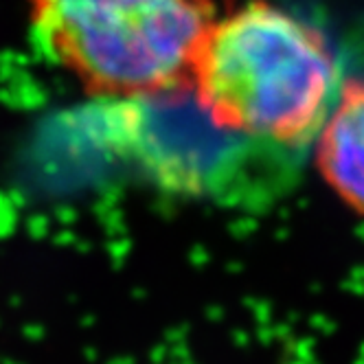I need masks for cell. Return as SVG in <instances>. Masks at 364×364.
<instances>
[{"label":"cell","instance_id":"3","mask_svg":"<svg viewBox=\"0 0 364 364\" xmlns=\"http://www.w3.org/2000/svg\"><path fill=\"white\" fill-rule=\"evenodd\" d=\"M311 151L331 193L364 215V80L341 84Z\"/></svg>","mask_w":364,"mask_h":364},{"label":"cell","instance_id":"2","mask_svg":"<svg viewBox=\"0 0 364 364\" xmlns=\"http://www.w3.org/2000/svg\"><path fill=\"white\" fill-rule=\"evenodd\" d=\"M40 55L103 99L189 82L215 0H24Z\"/></svg>","mask_w":364,"mask_h":364},{"label":"cell","instance_id":"1","mask_svg":"<svg viewBox=\"0 0 364 364\" xmlns=\"http://www.w3.org/2000/svg\"><path fill=\"white\" fill-rule=\"evenodd\" d=\"M341 84L327 38L272 0L218 14L189 75L220 129L285 159L311 151Z\"/></svg>","mask_w":364,"mask_h":364}]
</instances>
